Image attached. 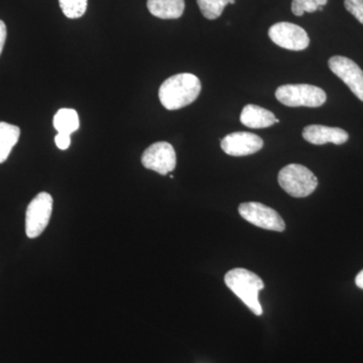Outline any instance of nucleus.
<instances>
[{
    "label": "nucleus",
    "instance_id": "13",
    "mask_svg": "<svg viewBox=\"0 0 363 363\" xmlns=\"http://www.w3.org/2000/svg\"><path fill=\"white\" fill-rule=\"evenodd\" d=\"M150 13L162 20H176L183 16L185 0H147Z\"/></svg>",
    "mask_w": 363,
    "mask_h": 363
},
{
    "label": "nucleus",
    "instance_id": "24",
    "mask_svg": "<svg viewBox=\"0 0 363 363\" xmlns=\"http://www.w3.org/2000/svg\"><path fill=\"white\" fill-rule=\"evenodd\" d=\"M229 4H235V0H229Z\"/></svg>",
    "mask_w": 363,
    "mask_h": 363
},
{
    "label": "nucleus",
    "instance_id": "17",
    "mask_svg": "<svg viewBox=\"0 0 363 363\" xmlns=\"http://www.w3.org/2000/svg\"><path fill=\"white\" fill-rule=\"evenodd\" d=\"M59 4L67 18L75 20L84 16L88 0H59Z\"/></svg>",
    "mask_w": 363,
    "mask_h": 363
},
{
    "label": "nucleus",
    "instance_id": "16",
    "mask_svg": "<svg viewBox=\"0 0 363 363\" xmlns=\"http://www.w3.org/2000/svg\"><path fill=\"white\" fill-rule=\"evenodd\" d=\"M198 6L207 20L218 18L224 9L229 4V0H197Z\"/></svg>",
    "mask_w": 363,
    "mask_h": 363
},
{
    "label": "nucleus",
    "instance_id": "9",
    "mask_svg": "<svg viewBox=\"0 0 363 363\" xmlns=\"http://www.w3.org/2000/svg\"><path fill=\"white\" fill-rule=\"evenodd\" d=\"M330 70L350 87L353 94L363 101V71L354 61L343 56L329 59Z\"/></svg>",
    "mask_w": 363,
    "mask_h": 363
},
{
    "label": "nucleus",
    "instance_id": "22",
    "mask_svg": "<svg viewBox=\"0 0 363 363\" xmlns=\"http://www.w3.org/2000/svg\"><path fill=\"white\" fill-rule=\"evenodd\" d=\"M355 284H357L358 288L362 289L363 290V269L357 274V279H355Z\"/></svg>",
    "mask_w": 363,
    "mask_h": 363
},
{
    "label": "nucleus",
    "instance_id": "7",
    "mask_svg": "<svg viewBox=\"0 0 363 363\" xmlns=\"http://www.w3.org/2000/svg\"><path fill=\"white\" fill-rule=\"evenodd\" d=\"M269 37L279 47L291 51H303L310 44L307 32L295 23H274L269 28Z\"/></svg>",
    "mask_w": 363,
    "mask_h": 363
},
{
    "label": "nucleus",
    "instance_id": "20",
    "mask_svg": "<svg viewBox=\"0 0 363 363\" xmlns=\"http://www.w3.org/2000/svg\"><path fill=\"white\" fill-rule=\"evenodd\" d=\"M55 143H56L57 147L60 150H65L70 147L71 145V136L65 135V133H58L55 138Z\"/></svg>",
    "mask_w": 363,
    "mask_h": 363
},
{
    "label": "nucleus",
    "instance_id": "14",
    "mask_svg": "<svg viewBox=\"0 0 363 363\" xmlns=\"http://www.w3.org/2000/svg\"><path fill=\"white\" fill-rule=\"evenodd\" d=\"M18 126L7 123H0V164L6 161L14 145L20 140Z\"/></svg>",
    "mask_w": 363,
    "mask_h": 363
},
{
    "label": "nucleus",
    "instance_id": "19",
    "mask_svg": "<svg viewBox=\"0 0 363 363\" xmlns=\"http://www.w3.org/2000/svg\"><path fill=\"white\" fill-rule=\"evenodd\" d=\"M344 6L363 25V0H344Z\"/></svg>",
    "mask_w": 363,
    "mask_h": 363
},
{
    "label": "nucleus",
    "instance_id": "23",
    "mask_svg": "<svg viewBox=\"0 0 363 363\" xmlns=\"http://www.w3.org/2000/svg\"><path fill=\"white\" fill-rule=\"evenodd\" d=\"M309 1L314 4V6H316L318 9H319L320 6H326L328 0H309Z\"/></svg>",
    "mask_w": 363,
    "mask_h": 363
},
{
    "label": "nucleus",
    "instance_id": "2",
    "mask_svg": "<svg viewBox=\"0 0 363 363\" xmlns=\"http://www.w3.org/2000/svg\"><path fill=\"white\" fill-rule=\"evenodd\" d=\"M226 286L250 308L257 316L262 314L259 301V293L264 288V281L255 272L248 269H231L224 277Z\"/></svg>",
    "mask_w": 363,
    "mask_h": 363
},
{
    "label": "nucleus",
    "instance_id": "12",
    "mask_svg": "<svg viewBox=\"0 0 363 363\" xmlns=\"http://www.w3.org/2000/svg\"><path fill=\"white\" fill-rule=\"evenodd\" d=\"M274 121L276 116L272 111L255 104H247L240 114L241 123L255 130L269 128L276 123Z\"/></svg>",
    "mask_w": 363,
    "mask_h": 363
},
{
    "label": "nucleus",
    "instance_id": "11",
    "mask_svg": "<svg viewBox=\"0 0 363 363\" xmlns=\"http://www.w3.org/2000/svg\"><path fill=\"white\" fill-rule=\"evenodd\" d=\"M303 138L315 145H323L326 143L340 145L347 142L350 135L342 128L313 124L306 126L303 130Z\"/></svg>",
    "mask_w": 363,
    "mask_h": 363
},
{
    "label": "nucleus",
    "instance_id": "4",
    "mask_svg": "<svg viewBox=\"0 0 363 363\" xmlns=\"http://www.w3.org/2000/svg\"><path fill=\"white\" fill-rule=\"evenodd\" d=\"M276 98L281 104L290 107H320L326 102L323 89L309 84H288L279 86Z\"/></svg>",
    "mask_w": 363,
    "mask_h": 363
},
{
    "label": "nucleus",
    "instance_id": "1",
    "mask_svg": "<svg viewBox=\"0 0 363 363\" xmlns=\"http://www.w3.org/2000/svg\"><path fill=\"white\" fill-rule=\"evenodd\" d=\"M201 92V82L190 73L177 74L160 87V101L168 111H178L195 101Z\"/></svg>",
    "mask_w": 363,
    "mask_h": 363
},
{
    "label": "nucleus",
    "instance_id": "10",
    "mask_svg": "<svg viewBox=\"0 0 363 363\" xmlns=\"http://www.w3.org/2000/svg\"><path fill=\"white\" fill-rule=\"evenodd\" d=\"M262 147H264L262 138L247 131L230 133L221 140V149L229 156H250L259 152Z\"/></svg>",
    "mask_w": 363,
    "mask_h": 363
},
{
    "label": "nucleus",
    "instance_id": "8",
    "mask_svg": "<svg viewBox=\"0 0 363 363\" xmlns=\"http://www.w3.org/2000/svg\"><path fill=\"white\" fill-rule=\"evenodd\" d=\"M142 164L145 168L166 176L176 168L177 156L175 149L169 143H152L143 152Z\"/></svg>",
    "mask_w": 363,
    "mask_h": 363
},
{
    "label": "nucleus",
    "instance_id": "18",
    "mask_svg": "<svg viewBox=\"0 0 363 363\" xmlns=\"http://www.w3.org/2000/svg\"><path fill=\"white\" fill-rule=\"evenodd\" d=\"M318 7L311 4L309 0H293L292 11L295 16H302L305 13H315Z\"/></svg>",
    "mask_w": 363,
    "mask_h": 363
},
{
    "label": "nucleus",
    "instance_id": "5",
    "mask_svg": "<svg viewBox=\"0 0 363 363\" xmlns=\"http://www.w3.org/2000/svg\"><path fill=\"white\" fill-rule=\"evenodd\" d=\"M52 202L49 193L42 192L28 204L26 213V233L28 238H39L44 233L51 219Z\"/></svg>",
    "mask_w": 363,
    "mask_h": 363
},
{
    "label": "nucleus",
    "instance_id": "6",
    "mask_svg": "<svg viewBox=\"0 0 363 363\" xmlns=\"http://www.w3.org/2000/svg\"><path fill=\"white\" fill-rule=\"evenodd\" d=\"M238 212L245 220L260 228L278 231V233H283L286 229L285 221L283 220L281 215L276 210L262 203H241L238 207Z\"/></svg>",
    "mask_w": 363,
    "mask_h": 363
},
{
    "label": "nucleus",
    "instance_id": "25",
    "mask_svg": "<svg viewBox=\"0 0 363 363\" xmlns=\"http://www.w3.org/2000/svg\"><path fill=\"white\" fill-rule=\"evenodd\" d=\"M274 123H279V119L276 118V121H274Z\"/></svg>",
    "mask_w": 363,
    "mask_h": 363
},
{
    "label": "nucleus",
    "instance_id": "3",
    "mask_svg": "<svg viewBox=\"0 0 363 363\" xmlns=\"http://www.w3.org/2000/svg\"><path fill=\"white\" fill-rule=\"evenodd\" d=\"M279 186L295 198L308 197L317 189V177L309 169L298 164H291L279 171Z\"/></svg>",
    "mask_w": 363,
    "mask_h": 363
},
{
    "label": "nucleus",
    "instance_id": "21",
    "mask_svg": "<svg viewBox=\"0 0 363 363\" xmlns=\"http://www.w3.org/2000/svg\"><path fill=\"white\" fill-rule=\"evenodd\" d=\"M7 35L6 26L4 21H0V55L4 50V44H6Z\"/></svg>",
    "mask_w": 363,
    "mask_h": 363
},
{
    "label": "nucleus",
    "instance_id": "15",
    "mask_svg": "<svg viewBox=\"0 0 363 363\" xmlns=\"http://www.w3.org/2000/svg\"><path fill=\"white\" fill-rule=\"evenodd\" d=\"M55 128L58 133H65V135H71L74 131H76L80 125V121L77 112L74 109L63 108L60 109L54 116Z\"/></svg>",
    "mask_w": 363,
    "mask_h": 363
}]
</instances>
